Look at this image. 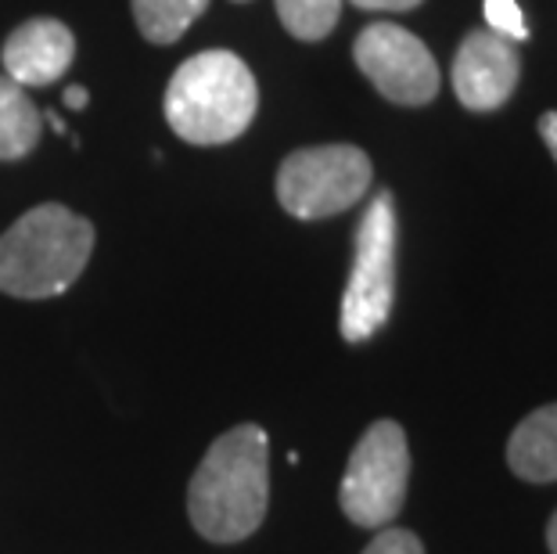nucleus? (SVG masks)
Wrapping results in <instances>:
<instances>
[{
  "instance_id": "f257e3e1",
  "label": "nucleus",
  "mask_w": 557,
  "mask_h": 554,
  "mask_svg": "<svg viewBox=\"0 0 557 554\" xmlns=\"http://www.w3.org/2000/svg\"><path fill=\"white\" fill-rule=\"evenodd\" d=\"M270 440L259 426H238L212 440L187 487L191 526L212 544H238L267 518Z\"/></svg>"
},
{
  "instance_id": "f03ea898",
  "label": "nucleus",
  "mask_w": 557,
  "mask_h": 554,
  "mask_svg": "<svg viewBox=\"0 0 557 554\" xmlns=\"http://www.w3.org/2000/svg\"><path fill=\"white\" fill-rule=\"evenodd\" d=\"M162 112L173 134L187 145H231L252 126L259 112L252 69L234 51L191 54L165 87Z\"/></svg>"
},
{
  "instance_id": "7ed1b4c3",
  "label": "nucleus",
  "mask_w": 557,
  "mask_h": 554,
  "mask_svg": "<svg viewBox=\"0 0 557 554\" xmlns=\"http://www.w3.org/2000/svg\"><path fill=\"white\" fill-rule=\"evenodd\" d=\"M94 253V223L62 202H44L0 234V292L54 299L76 285Z\"/></svg>"
},
{
  "instance_id": "20e7f679",
  "label": "nucleus",
  "mask_w": 557,
  "mask_h": 554,
  "mask_svg": "<svg viewBox=\"0 0 557 554\" xmlns=\"http://www.w3.org/2000/svg\"><path fill=\"white\" fill-rule=\"evenodd\" d=\"M396 245L399 223L393 192H377L367 206V213L357 227V249H352V270L342 296L338 332L346 342H367L377 335L393 313L396 299Z\"/></svg>"
},
{
  "instance_id": "39448f33",
  "label": "nucleus",
  "mask_w": 557,
  "mask_h": 554,
  "mask_svg": "<svg viewBox=\"0 0 557 554\" xmlns=\"http://www.w3.org/2000/svg\"><path fill=\"white\" fill-rule=\"evenodd\" d=\"M371 181V156L357 145L299 148L277 170V202L295 220H327L357 206Z\"/></svg>"
},
{
  "instance_id": "423d86ee",
  "label": "nucleus",
  "mask_w": 557,
  "mask_h": 554,
  "mask_svg": "<svg viewBox=\"0 0 557 554\" xmlns=\"http://www.w3.org/2000/svg\"><path fill=\"white\" fill-rule=\"evenodd\" d=\"M410 446L399 421H374L349 454L346 476L338 487V504L352 526L385 529L407 504Z\"/></svg>"
},
{
  "instance_id": "0eeeda50",
  "label": "nucleus",
  "mask_w": 557,
  "mask_h": 554,
  "mask_svg": "<svg viewBox=\"0 0 557 554\" xmlns=\"http://www.w3.org/2000/svg\"><path fill=\"white\" fill-rule=\"evenodd\" d=\"M360 73L371 79V87L393 104H418L435 101L438 94V65L429 44L413 37L410 29L393 26V22H374L367 26L357 44H352Z\"/></svg>"
},
{
  "instance_id": "6e6552de",
  "label": "nucleus",
  "mask_w": 557,
  "mask_h": 554,
  "mask_svg": "<svg viewBox=\"0 0 557 554\" xmlns=\"http://www.w3.org/2000/svg\"><path fill=\"white\" fill-rule=\"evenodd\" d=\"M521 76V58L511 40L493 29L468 33L454 58V90L457 101L471 112H493L511 101Z\"/></svg>"
},
{
  "instance_id": "1a4fd4ad",
  "label": "nucleus",
  "mask_w": 557,
  "mask_h": 554,
  "mask_svg": "<svg viewBox=\"0 0 557 554\" xmlns=\"http://www.w3.org/2000/svg\"><path fill=\"white\" fill-rule=\"evenodd\" d=\"M76 58V37L58 19H29L8 33L0 62L4 76L18 87H51L58 84Z\"/></svg>"
},
{
  "instance_id": "9d476101",
  "label": "nucleus",
  "mask_w": 557,
  "mask_h": 554,
  "mask_svg": "<svg viewBox=\"0 0 557 554\" xmlns=\"http://www.w3.org/2000/svg\"><path fill=\"white\" fill-rule=\"evenodd\" d=\"M507 465L525 482H557V404L518 421L507 440Z\"/></svg>"
},
{
  "instance_id": "9b49d317",
  "label": "nucleus",
  "mask_w": 557,
  "mask_h": 554,
  "mask_svg": "<svg viewBox=\"0 0 557 554\" xmlns=\"http://www.w3.org/2000/svg\"><path fill=\"white\" fill-rule=\"evenodd\" d=\"M44 112L33 104L26 87L0 73V162L26 159L40 145Z\"/></svg>"
},
{
  "instance_id": "f8f14e48",
  "label": "nucleus",
  "mask_w": 557,
  "mask_h": 554,
  "mask_svg": "<svg viewBox=\"0 0 557 554\" xmlns=\"http://www.w3.org/2000/svg\"><path fill=\"white\" fill-rule=\"evenodd\" d=\"M134 22L148 44L170 47L206 15L209 0H129Z\"/></svg>"
},
{
  "instance_id": "ddd939ff",
  "label": "nucleus",
  "mask_w": 557,
  "mask_h": 554,
  "mask_svg": "<svg viewBox=\"0 0 557 554\" xmlns=\"http://www.w3.org/2000/svg\"><path fill=\"white\" fill-rule=\"evenodd\" d=\"M281 26L292 33L295 40L317 44L331 37V29L338 26L342 0H274Z\"/></svg>"
},
{
  "instance_id": "4468645a",
  "label": "nucleus",
  "mask_w": 557,
  "mask_h": 554,
  "mask_svg": "<svg viewBox=\"0 0 557 554\" xmlns=\"http://www.w3.org/2000/svg\"><path fill=\"white\" fill-rule=\"evenodd\" d=\"M485 22L496 37L521 44L529 40V26H525V15H521L518 0H485Z\"/></svg>"
},
{
  "instance_id": "2eb2a0df",
  "label": "nucleus",
  "mask_w": 557,
  "mask_h": 554,
  "mask_svg": "<svg viewBox=\"0 0 557 554\" xmlns=\"http://www.w3.org/2000/svg\"><path fill=\"white\" fill-rule=\"evenodd\" d=\"M363 554H424V544L410 529L385 526V529H377V537L363 547Z\"/></svg>"
},
{
  "instance_id": "dca6fc26",
  "label": "nucleus",
  "mask_w": 557,
  "mask_h": 554,
  "mask_svg": "<svg viewBox=\"0 0 557 554\" xmlns=\"http://www.w3.org/2000/svg\"><path fill=\"white\" fill-rule=\"evenodd\" d=\"M349 4H357L363 11H410V8H418L421 0H349Z\"/></svg>"
},
{
  "instance_id": "f3484780",
  "label": "nucleus",
  "mask_w": 557,
  "mask_h": 554,
  "mask_svg": "<svg viewBox=\"0 0 557 554\" xmlns=\"http://www.w3.org/2000/svg\"><path fill=\"white\" fill-rule=\"evenodd\" d=\"M540 137H543V145L550 148V156L557 159V112L540 115Z\"/></svg>"
},
{
  "instance_id": "a211bd4d",
  "label": "nucleus",
  "mask_w": 557,
  "mask_h": 554,
  "mask_svg": "<svg viewBox=\"0 0 557 554\" xmlns=\"http://www.w3.org/2000/svg\"><path fill=\"white\" fill-rule=\"evenodd\" d=\"M62 101H65V109H87L90 94H87V87H65Z\"/></svg>"
},
{
  "instance_id": "6ab92c4d",
  "label": "nucleus",
  "mask_w": 557,
  "mask_h": 554,
  "mask_svg": "<svg viewBox=\"0 0 557 554\" xmlns=\"http://www.w3.org/2000/svg\"><path fill=\"white\" fill-rule=\"evenodd\" d=\"M547 547H550V554H557V512L550 515V522H547Z\"/></svg>"
},
{
  "instance_id": "aec40b11",
  "label": "nucleus",
  "mask_w": 557,
  "mask_h": 554,
  "mask_svg": "<svg viewBox=\"0 0 557 554\" xmlns=\"http://www.w3.org/2000/svg\"><path fill=\"white\" fill-rule=\"evenodd\" d=\"M234 4H245V0H234Z\"/></svg>"
}]
</instances>
